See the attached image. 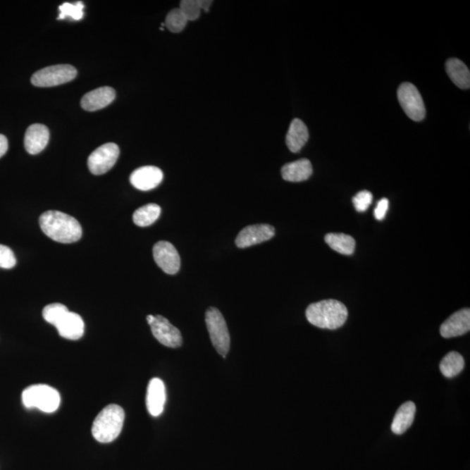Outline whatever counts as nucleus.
Masks as SVG:
<instances>
[{
	"label": "nucleus",
	"mask_w": 470,
	"mask_h": 470,
	"mask_svg": "<svg viewBox=\"0 0 470 470\" xmlns=\"http://www.w3.org/2000/svg\"><path fill=\"white\" fill-rule=\"evenodd\" d=\"M161 213V206L151 203L137 209L133 214L132 220L138 227L146 228L154 224L160 217Z\"/></svg>",
	"instance_id": "23"
},
{
	"label": "nucleus",
	"mask_w": 470,
	"mask_h": 470,
	"mask_svg": "<svg viewBox=\"0 0 470 470\" xmlns=\"http://www.w3.org/2000/svg\"><path fill=\"white\" fill-rule=\"evenodd\" d=\"M61 401L58 390L46 384L32 385L22 393V402L25 408H37L46 413L56 412Z\"/></svg>",
	"instance_id": "4"
},
{
	"label": "nucleus",
	"mask_w": 470,
	"mask_h": 470,
	"mask_svg": "<svg viewBox=\"0 0 470 470\" xmlns=\"http://www.w3.org/2000/svg\"><path fill=\"white\" fill-rule=\"evenodd\" d=\"M85 6L82 2L76 4L64 3L58 7L59 15L58 20L72 18L73 20H82L84 16Z\"/></svg>",
	"instance_id": "27"
},
{
	"label": "nucleus",
	"mask_w": 470,
	"mask_h": 470,
	"mask_svg": "<svg viewBox=\"0 0 470 470\" xmlns=\"http://www.w3.org/2000/svg\"><path fill=\"white\" fill-rule=\"evenodd\" d=\"M8 150V140L6 137L0 135V158L3 157Z\"/></svg>",
	"instance_id": "32"
},
{
	"label": "nucleus",
	"mask_w": 470,
	"mask_h": 470,
	"mask_svg": "<svg viewBox=\"0 0 470 470\" xmlns=\"http://www.w3.org/2000/svg\"><path fill=\"white\" fill-rule=\"evenodd\" d=\"M416 407L412 402H407L400 407L392 423V431L397 435H402L412 426Z\"/></svg>",
	"instance_id": "20"
},
{
	"label": "nucleus",
	"mask_w": 470,
	"mask_h": 470,
	"mask_svg": "<svg viewBox=\"0 0 470 470\" xmlns=\"http://www.w3.org/2000/svg\"><path fill=\"white\" fill-rule=\"evenodd\" d=\"M373 202V195L369 191L359 192L353 198V203L355 210L359 213H364L367 211Z\"/></svg>",
	"instance_id": "29"
},
{
	"label": "nucleus",
	"mask_w": 470,
	"mask_h": 470,
	"mask_svg": "<svg viewBox=\"0 0 470 470\" xmlns=\"http://www.w3.org/2000/svg\"><path fill=\"white\" fill-rule=\"evenodd\" d=\"M180 9L188 21H194L201 16L202 8L199 0H183Z\"/></svg>",
	"instance_id": "28"
},
{
	"label": "nucleus",
	"mask_w": 470,
	"mask_h": 470,
	"mask_svg": "<svg viewBox=\"0 0 470 470\" xmlns=\"http://www.w3.org/2000/svg\"><path fill=\"white\" fill-rule=\"evenodd\" d=\"M44 235L59 243L78 242L82 237V228L75 218L59 211H47L39 217Z\"/></svg>",
	"instance_id": "1"
},
{
	"label": "nucleus",
	"mask_w": 470,
	"mask_h": 470,
	"mask_svg": "<svg viewBox=\"0 0 470 470\" xmlns=\"http://www.w3.org/2000/svg\"><path fill=\"white\" fill-rule=\"evenodd\" d=\"M276 234L275 228L268 224L249 225L240 232L235 240L236 246L246 249L272 239Z\"/></svg>",
	"instance_id": "11"
},
{
	"label": "nucleus",
	"mask_w": 470,
	"mask_h": 470,
	"mask_svg": "<svg viewBox=\"0 0 470 470\" xmlns=\"http://www.w3.org/2000/svg\"><path fill=\"white\" fill-rule=\"evenodd\" d=\"M309 137L308 128H307L304 122L299 118H295L291 122L290 129H288L287 133L286 143L288 149L293 153H298L308 142Z\"/></svg>",
	"instance_id": "19"
},
{
	"label": "nucleus",
	"mask_w": 470,
	"mask_h": 470,
	"mask_svg": "<svg viewBox=\"0 0 470 470\" xmlns=\"http://www.w3.org/2000/svg\"><path fill=\"white\" fill-rule=\"evenodd\" d=\"M77 70L71 65L47 66L33 74L31 82L38 87H51L70 82L75 79Z\"/></svg>",
	"instance_id": "6"
},
{
	"label": "nucleus",
	"mask_w": 470,
	"mask_h": 470,
	"mask_svg": "<svg viewBox=\"0 0 470 470\" xmlns=\"http://www.w3.org/2000/svg\"><path fill=\"white\" fill-rule=\"evenodd\" d=\"M312 173V164L307 159L288 163L281 168L283 179L290 183H301L309 180Z\"/></svg>",
	"instance_id": "18"
},
{
	"label": "nucleus",
	"mask_w": 470,
	"mask_h": 470,
	"mask_svg": "<svg viewBox=\"0 0 470 470\" xmlns=\"http://www.w3.org/2000/svg\"><path fill=\"white\" fill-rule=\"evenodd\" d=\"M349 312L343 303L336 299H324L312 303L306 310L309 323L317 328L338 329L346 323Z\"/></svg>",
	"instance_id": "2"
},
{
	"label": "nucleus",
	"mask_w": 470,
	"mask_h": 470,
	"mask_svg": "<svg viewBox=\"0 0 470 470\" xmlns=\"http://www.w3.org/2000/svg\"><path fill=\"white\" fill-rule=\"evenodd\" d=\"M199 2L202 10H204L206 13L209 12L210 6L213 3L211 0H199Z\"/></svg>",
	"instance_id": "33"
},
{
	"label": "nucleus",
	"mask_w": 470,
	"mask_h": 470,
	"mask_svg": "<svg viewBox=\"0 0 470 470\" xmlns=\"http://www.w3.org/2000/svg\"><path fill=\"white\" fill-rule=\"evenodd\" d=\"M388 206H390V202L386 198L380 199L378 203H377L376 209H375V217L376 220L383 221L386 216V214L388 210Z\"/></svg>",
	"instance_id": "31"
},
{
	"label": "nucleus",
	"mask_w": 470,
	"mask_h": 470,
	"mask_svg": "<svg viewBox=\"0 0 470 470\" xmlns=\"http://www.w3.org/2000/svg\"><path fill=\"white\" fill-rule=\"evenodd\" d=\"M146 402L151 416H161L166 402V388L160 378H153L148 384Z\"/></svg>",
	"instance_id": "16"
},
{
	"label": "nucleus",
	"mask_w": 470,
	"mask_h": 470,
	"mask_svg": "<svg viewBox=\"0 0 470 470\" xmlns=\"http://www.w3.org/2000/svg\"><path fill=\"white\" fill-rule=\"evenodd\" d=\"M470 329V310L464 309L457 311L449 319L444 321L440 332L444 338H457L467 334Z\"/></svg>",
	"instance_id": "13"
},
{
	"label": "nucleus",
	"mask_w": 470,
	"mask_h": 470,
	"mask_svg": "<svg viewBox=\"0 0 470 470\" xmlns=\"http://www.w3.org/2000/svg\"><path fill=\"white\" fill-rule=\"evenodd\" d=\"M188 20L180 8L170 11L166 18L165 25L170 32L179 33L186 27Z\"/></svg>",
	"instance_id": "25"
},
{
	"label": "nucleus",
	"mask_w": 470,
	"mask_h": 470,
	"mask_svg": "<svg viewBox=\"0 0 470 470\" xmlns=\"http://www.w3.org/2000/svg\"><path fill=\"white\" fill-rule=\"evenodd\" d=\"M397 96L400 105L409 118L414 121L423 120L426 116L423 99L413 84H402L398 88Z\"/></svg>",
	"instance_id": "7"
},
{
	"label": "nucleus",
	"mask_w": 470,
	"mask_h": 470,
	"mask_svg": "<svg viewBox=\"0 0 470 470\" xmlns=\"http://www.w3.org/2000/svg\"><path fill=\"white\" fill-rule=\"evenodd\" d=\"M125 421L124 409L117 404H109L96 416L92 434L96 441L109 443L120 435Z\"/></svg>",
	"instance_id": "3"
},
{
	"label": "nucleus",
	"mask_w": 470,
	"mask_h": 470,
	"mask_svg": "<svg viewBox=\"0 0 470 470\" xmlns=\"http://www.w3.org/2000/svg\"><path fill=\"white\" fill-rule=\"evenodd\" d=\"M69 312V310L65 305L61 303H53L44 307L43 309V318L48 323L55 326L59 321Z\"/></svg>",
	"instance_id": "26"
},
{
	"label": "nucleus",
	"mask_w": 470,
	"mask_h": 470,
	"mask_svg": "<svg viewBox=\"0 0 470 470\" xmlns=\"http://www.w3.org/2000/svg\"><path fill=\"white\" fill-rule=\"evenodd\" d=\"M116 91L110 87H103L87 92L81 99V106L88 112L105 109L116 99Z\"/></svg>",
	"instance_id": "14"
},
{
	"label": "nucleus",
	"mask_w": 470,
	"mask_h": 470,
	"mask_svg": "<svg viewBox=\"0 0 470 470\" xmlns=\"http://www.w3.org/2000/svg\"><path fill=\"white\" fill-rule=\"evenodd\" d=\"M147 321L150 325L151 333L162 345L176 349L183 345V336L179 329L169 323L161 316H147Z\"/></svg>",
	"instance_id": "9"
},
{
	"label": "nucleus",
	"mask_w": 470,
	"mask_h": 470,
	"mask_svg": "<svg viewBox=\"0 0 470 470\" xmlns=\"http://www.w3.org/2000/svg\"><path fill=\"white\" fill-rule=\"evenodd\" d=\"M446 71L454 85L461 89L470 87V73L467 66L458 58H450L446 62Z\"/></svg>",
	"instance_id": "21"
},
{
	"label": "nucleus",
	"mask_w": 470,
	"mask_h": 470,
	"mask_svg": "<svg viewBox=\"0 0 470 470\" xmlns=\"http://www.w3.org/2000/svg\"><path fill=\"white\" fill-rule=\"evenodd\" d=\"M120 156V148L116 143H106L92 151L88 158V168L92 175H101L113 168Z\"/></svg>",
	"instance_id": "8"
},
{
	"label": "nucleus",
	"mask_w": 470,
	"mask_h": 470,
	"mask_svg": "<svg viewBox=\"0 0 470 470\" xmlns=\"http://www.w3.org/2000/svg\"><path fill=\"white\" fill-rule=\"evenodd\" d=\"M49 138V129L46 125L42 124L30 125L25 135V150L32 155L42 153L47 146Z\"/></svg>",
	"instance_id": "15"
},
{
	"label": "nucleus",
	"mask_w": 470,
	"mask_h": 470,
	"mask_svg": "<svg viewBox=\"0 0 470 470\" xmlns=\"http://www.w3.org/2000/svg\"><path fill=\"white\" fill-rule=\"evenodd\" d=\"M163 180V173L157 166H146L136 169L130 176L133 187L140 191H150L157 187Z\"/></svg>",
	"instance_id": "12"
},
{
	"label": "nucleus",
	"mask_w": 470,
	"mask_h": 470,
	"mask_svg": "<svg viewBox=\"0 0 470 470\" xmlns=\"http://www.w3.org/2000/svg\"><path fill=\"white\" fill-rule=\"evenodd\" d=\"M206 324L214 349L225 358L230 349V335L223 316L212 307L206 310Z\"/></svg>",
	"instance_id": "5"
},
{
	"label": "nucleus",
	"mask_w": 470,
	"mask_h": 470,
	"mask_svg": "<svg viewBox=\"0 0 470 470\" xmlns=\"http://www.w3.org/2000/svg\"><path fill=\"white\" fill-rule=\"evenodd\" d=\"M153 253L155 262L166 273L175 275L179 272L180 257L173 244L161 240L155 244Z\"/></svg>",
	"instance_id": "10"
},
{
	"label": "nucleus",
	"mask_w": 470,
	"mask_h": 470,
	"mask_svg": "<svg viewBox=\"0 0 470 470\" xmlns=\"http://www.w3.org/2000/svg\"><path fill=\"white\" fill-rule=\"evenodd\" d=\"M325 242L333 250L339 254L351 255L355 249V240L352 236L345 234H328Z\"/></svg>",
	"instance_id": "22"
},
{
	"label": "nucleus",
	"mask_w": 470,
	"mask_h": 470,
	"mask_svg": "<svg viewBox=\"0 0 470 470\" xmlns=\"http://www.w3.org/2000/svg\"><path fill=\"white\" fill-rule=\"evenodd\" d=\"M465 361L464 357L457 352H450L444 357L440 370L447 378H453L464 370Z\"/></svg>",
	"instance_id": "24"
},
{
	"label": "nucleus",
	"mask_w": 470,
	"mask_h": 470,
	"mask_svg": "<svg viewBox=\"0 0 470 470\" xmlns=\"http://www.w3.org/2000/svg\"><path fill=\"white\" fill-rule=\"evenodd\" d=\"M55 328L61 338L76 340L82 338L85 332V323L79 314L69 312L58 321Z\"/></svg>",
	"instance_id": "17"
},
{
	"label": "nucleus",
	"mask_w": 470,
	"mask_h": 470,
	"mask_svg": "<svg viewBox=\"0 0 470 470\" xmlns=\"http://www.w3.org/2000/svg\"><path fill=\"white\" fill-rule=\"evenodd\" d=\"M17 264L16 257L10 247L0 244V268L11 269Z\"/></svg>",
	"instance_id": "30"
}]
</instances>
